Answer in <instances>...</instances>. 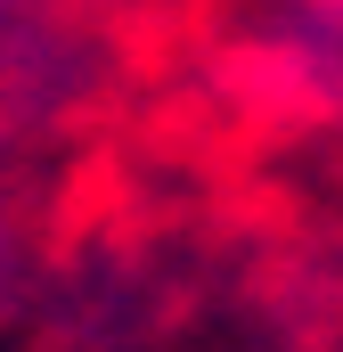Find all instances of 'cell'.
Listing matches in <instances>:
<instances>
[{
	"label": "cell",
	"mask_w": 343,
	"mask_h": 352,
	"mask_svg": "<svg viewBox=\"0 0 343 352\" xmlns=\"http://www.w3.org/2000/svg\"><path fill=\"white\" fill-rule=\"evenodd\" d=\"M327 352H343V336H335V344H327Z\"/></svg>",
	"instance_id": "1"
}]
</instances>
